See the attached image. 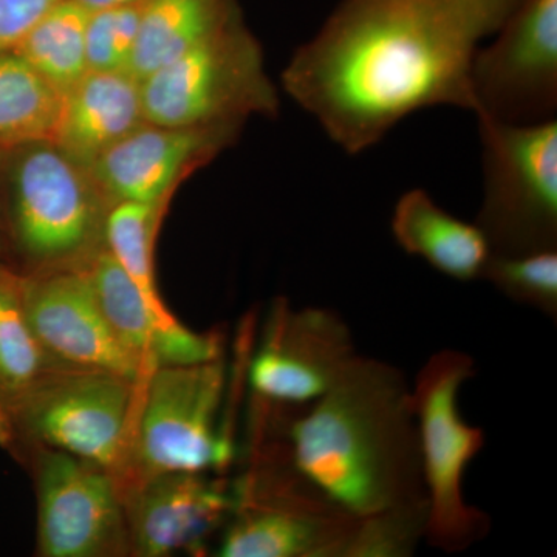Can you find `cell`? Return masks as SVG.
Returning <instances> with one entry per match:
<instances>
[{"label": "cell", "instance_id": "6da1fadb", "mask_svg": "<svg viewBox=\"0 0 557 557\" xmlns=\"http://www.w3.org/2000/svg\"><path fill=\"white\" fill-rule=\"evenodd\" d=\"M522 0H343L284 72V87L347 153L418 110H472L482 40Z\"/></svg>", "mask_w": 557, "mask_h": 557}, {"label": "cell", "instance_id": "7a4b0ae2", "mask_svg": "<svg viewBox=\"0 0 557 557\" xmlns=\"http://www.w3.org/2000/svg\"><path fill=\"white\" fill-rule=\"evenodd\" d=\"M295 467L362 519L428 504L410 387L401 370L355 355L288 424Z\"/></svg>", "mask_w": 557, "mask_h": 557}, {"label": "cell", "instance_id": "3957f363", "mask_svg": "<svg viewBox=\"0 0 557 557\" xmlns=\"http://www.w3.org/2000/svg\"><path fill=\"white\" fill-rule=\"evenodd\" d=\"M475 376L474 359L463 351L432 355L410 388L428 498L426 541L445 553L467 552L485 539L491 519L463 493L469 463L485 446V432L461 417L458 394Z\"/></svg>", "mask_w": 557, "mask_h": 557}, {"label": "cell", "instance_id": "277c9868", "mask_svg": "<svg viewBox=\"0 0 557 557\" xmlns=\"http://www.w3.org/2000/svg\"><path fill=\"white\" fill-rule=\"evenodd\" d=\"M141 384V403L135 406L121 471L129 468L137 483L166 472L228 467L234 457L233 440L218 424L226 391L223 358L159 366Z\"/></svg>", "mask_w": 557, "mask_h": 557}, {"label": "cell", "instance_id": "5b68a950", "mask_svg": "<svg viewBox=\"0 0 557 557\" xmlns=\"http://www.w3.org/2000/svg\"><path fill=\"white\" fill-rule=\"evenodd\" d=\"M141 86L146 123L175 129L242 126L249 115H274L277 95L262 51L242 20L163 65Z\"/></svg>", "mask_w": 557, "mask_h": 557}, {"label": "cell", "instance_id": "8992f818", "mask_svg": "<svg viewBox=\"0 0 557 557\" xmlns=\"http://www.w3.org/2000/svg\"><path fill=\"white\" fill-rule=\"evenodd\" d=\"M483 201L475 225L491 255L557 251V123L478 115Z\"/></svg>", "mask_w": 557, "mask_h": 557}, {"label": "cell", "instance_id": "52a82bcc", "mask_svg": "<svg viewBox=\"0 0 557 557\" xmlns=\"http://www.w3.org/2000/svg\"><path fill=\"white\" fill-rule=\"evenodd\" d=\"M252 472L234 483L236 508L220 541V557H346L358 527L351 516L293 463Z\"/></svg>", "mask_w": 557, "mask_h": 557}, {"label": "cell", "instance_id": "ba28073f", "mask_svg": "<svg viewBox=\"0 0 557 557\" xmlns=\"http://www.w3.org/2000/svg\"><path fill=\"white\" fill-rule=\"evenodd\" d=\"M139 383L101 370L53 369L10 418L9 438L27 435L115 478L126 460Z\"/></svg>", "mask_w": 557, "mask_h": 557}, {"label": "cell", "instance_id": "9c48e42d", "mask_svg": "<svg viewBox=\"0 0 557 557\" xmlns=\"http://www.w3.org/2000/svg\"><path fill=\"white\" fill-rule=\"evenodd\" d=\"M494 36L472 61V112L508 124L555 120L557 0H522Z\"/></svg>", "mask_w": 557, "mask_h": 557}, {"label": "cell", "instance_id": "30bf717a", "mask_svg": "<svg viewBox=\"0 0 557 557\" xmlns=\"http://www.w3.org/2000/svg\"><path fill=\"white\" fill-rule=\"evenodd\" d=\"M13 168V219L32 258L64 260L90 248L108 212L86 168L53 143L21 146Z\"/></svg>", "mask_w": 557, "mask_h": 557}, {"label": "cell", "instance_id": "8fae6325", "mask_svg": "<svg viewBox=\"0 0 557 557\" xmlns=\"http://www.w3.org/2000/svg\"><path fill=\"white\" fill-rule=\"evenodd\" d=\"M38 555H131L119 482L109 471L61 450L40 448L36 460Z\"/></svg>", "mask_w": 557, "mask_h": 557}, {"label": "cell", "instance_id": "7c38bea8", "mask_svg": "<svg viewBox=\"0 0 557 557\" xmlns=\"http://www.w3.org/2000/svg\"><path fill=\"white\" fill-rule=\"evenodd\" d=\"M355 355L354 336L338 313L278 302L249 364V384L267 401L304 408L332 386Z\"/></svg>", "mask_w": 557, "mask_h": 557}, {"label": "cell", "instance_id": "4fadbf2b", "mask_svg": "<svg viewBox=\"0 0 557 557\" xmlns=\"http://www.w3.org/2000/svg\"><path fill=\"white\" fill-rule=\"evenodd\" d=\"M22 302L47 358L57 369L101 370L141 383L145 369L109 327L86 269L21 276Z\"/></svg>", "mask_w": 557, "mask_h": 557}, {"label": "cell", "instance_id": "5bb4252c", "mask_svg": "<svg viewBox=\"0 0 557 557\" xmlns=\"http://www.w3.org/2000/svg\"><path fill=\"white\" fill-rule=\"evenodd\" d=\"M208 472H166L129 486L123 496L131 555L170 556L200 549L236 508V485Z\"/></svg>", "mask_w": 557, "mask_h": 557}, {"label": "cell", "instance_id": "9a60e30c", "mask_svg": "<svg viewBox=\"0 0 557 557\" xmlns=\"http://www.w3.org/2000/svg\"><path fill=\"white\" fill-rule=\"evenodd\" d=\"M240 126L175 129L145 123L87 168L110 207L170 199L180 180L236 138Z\"/></svg>", "mask_w": 557, "mask_h": 557}, {"label": "cell", "instance_id": "2e32d148", "mask_svg": "<svg viewBox=\"0 0 557 557\" xmlns=\"http://www.w3.org/2000/svg\"><path fill=\"white\" fill-rule=\"evenodd\" d=\"M86 271L113 335L143 366L146 375L159 366L222 358L218 333H197L175 317L157 314L108 249L97 252Z\"/></svg>", "mask_w": 557, "mask_h": 557}, {"label": "cell", "instance_id": "e0dca14e", "mask_svg": "<svg viewBox=\"0 0 557 557\" xmlns=\"http://www.w3.org/2000/svg\"><path fill=\"white\" fill-rule=\"evenodd\" d=\"M145 123L141 86L129 72H87L65 94L53 145L87 170Z\"/></svg>", "mask_w": 557, "mask_h": 557}, {"label": "cell", "instance_id": "ac0fdd59", "mask_svg": "<svg viewBox=\"0 0 557 557\" xmlns=\"http://www.w3.org/2000/svg\"><path fill=\"white\" fill-rule=\"evenodd\" d=\"M392 234L401 249L460 282L482 277L491 256L485 234L435 203L423 189L403 194L394 209Z\"/></svg>", "mask_w": 557, "mask_h": 557}, {"label": "cell", "instance_id": "d6986e66", "mask_svg": "<svg viewBox=\"0 0 557 557\" xmlns=\"http://www.w3.org/2000/svg\"><path fill=\"white\" fill-rule=\"evenodd\" d=\"M237 21L234 0H145L127 72L141 83Z\"/></svg>", "mask_w": 557, "mask_h": 557}, {"label": "cell", "instance_id": "ffe728a7", "mask_svg": "<svg viewBox=\"0 0 557 557\" xmlns=\"http://www.w3.org/2000/svg\"><path fill=\"white\" fill-rule=\"evenodd\" d=\"M65 94L13 50L0 53V148L54 143Z\"/></svg>", "mask_w": 557, "mask_h": 557}, {"label": "cell", "instance_id": "44dd1931", "mask_svg": "<svg viewBox=\"0 0 557 557\" xmlns=\"http://www.w3.org/2000/svg\"><path fill=\"white\" fill-rule=\"evenodd\" d=\"M47 358L33 333L24 302L21 276L0 265V440L9 438L10 418L25 395L50 370Z\"/></svg>", "mask_w": 557, "mask_h": 557}, {"label": "cell", "instance_id": "7402d4cb", "mask_svg": "<svg viewBox=\"0 0 557 557\" xmlns=\"http://www.w3.org/2000/svg\"><path fill=\"white\" fill-rule=\"evenodd\" d=\"M90 13L75 0H61L14 47V53L67 94L87 73L86 32Z\"/></svg>", "mask_w": 557, "mask_h": 557}, {"label": "cell", "instance_id": "603a6c76", "mask_svg": "<svg viewBox=\"0 0 557 557\" xmlns=\"http://www.w3.org/2000/svg\"><path fill=\"white\" fill-rule=\"evenodd\" d=\"M168 201L170 199L156 203H115L106 214L102 231L108 251L134 282L143 298L148 300L152 310L160 317L174 318L161 299L153 273V242Z\"/></svg>", "mask_w": 557, "mask_h": 557}, {"label": "cell", "instance_id": "cb8c5ba5", "mask_svg": "<svg viewBox=\"0 0 557 557\" xmlns=\"http://www.w3.org/2000/svg\"><path fill=\"white\" fill-rule=\"evenodd\" d=\"M502 295L557 318V251L491 255L482 277Z\"/></svg>", "mask_w": 557, "mask_h": 557}, {"label": "cell", "instance_id": "d4e9b609", "mask_svg": "<svg viewBox=\"0 0 557 557\" xmlns=\"http://www.w3.org/2000/svg\"><path fill=\"white\" fill-rule=\"evenodd\" d=\"M428 504L408 505L358 520L346 557H408L426 536Z\"/></svg>", "mask_w": 557, "mask_h": 557}, {"label": "cell", "instance_id": "484cf974", "mask_svg": "<svg viewBox=\"0 0 557 557\" xmlns=\"http://www.w3.org/2000/svg\"><path fill=\"white\" fill-rule=\"evenodd\" d=\"M143 3L91 11L86 32L87 72H127Z\"/></svg>", "mask_w": 557, "mask_h": 557}, {"label": "cell", "instance_id": "4316f807", "mask_svg": "<svg viewBox=\"0 0 557 557\" xmlns=\"http://www.w3.org/2000/svg\"><path fill=\"white\" fill-rule=\"evenodd\" d=\"M61 0H0V53L13 50Z\"/></svg>", "mask_w": 557, "mask_h": 557}, {"label": "cell", "instance_id": "83f0119b", "mask_svg": "<svg viewBox=\"0 0 557 557\" xmlns=\"http://www.w3.org/2000/svg\"><path fill=\"white\" fill-rule=\"evenodd\" d=\"M79 5L86 7L89 11L116 9V7L137 5L145 0H75Z\"/></svg>", "mask_w": 557, "mask_h": 557}, {"label": "cell", "instance_id": "f1b7e54d", "mask_svg": "<svg viewBox=\"0 0 557 557\" xmlns=\"http://www.w3.org/2000/svg\"><path fill=\"white\" fill-rule=\"evenodd\" d=\"M2 150H3V149H2V148H0V152H2Z\"/></svg>", "mask_w": 557, "mask_h": 557}]
</instances>
